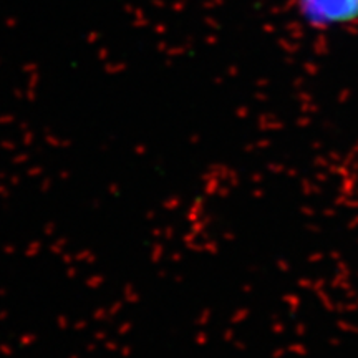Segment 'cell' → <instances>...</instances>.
<instances>
[{
    "mask_svg": "<svg viewBox=\"0 0 358 358\" xmlns=\"http://www.w3.org/2000/svg\"><path fill=\"white\" fill-rule=\"evenodd\" d=\"M294 12L316 32H335L358 23V0H294Z\"/></svg>",
    "mask_w": 358,
    "mask_h": 358,
    "instance_id": "cell-1",
    "label": "cell"
}]
</instances>
